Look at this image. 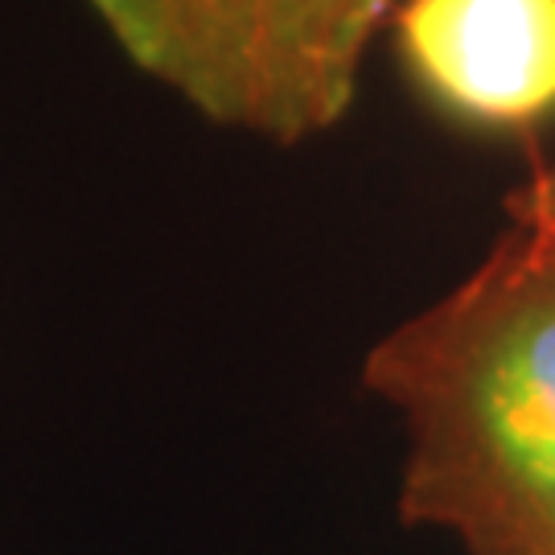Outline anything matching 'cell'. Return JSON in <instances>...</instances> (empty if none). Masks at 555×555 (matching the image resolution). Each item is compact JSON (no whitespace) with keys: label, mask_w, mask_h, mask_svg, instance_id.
I'll return each instance as SVG.
<instances>
[{"label":"cell","mask_w":555,"mask_h":555,"mask_svg":"<svg viewBox=\"0 0 555 555\" xmlns=\"http://www.w3.org/2000/svg\"><path fill=\"white\" fill-rule=\"evenodd\" d=\"M140 75L219 128L305 144L337 128L399 0H91Z\"/></svg>","instance_id":"2"},{"label":"cell","mask_w":555,"mask_h":555,"mask_svg":"<svg viewBox=\"0 0 555 555\" xmlns=\"http://www.w3.org/2000/svg\"><path fill=\"white\" fill-rule=\"evenodd\" d=\"M403 424L399 518L461 555H555V238L506 227L362 358Z\"/></svg>","instance_id":"1"},{"label":"cell","mask_w":555,"mask_h":555,"mask_svg":"<svg viewBox=\"0 0 555 555\" xmlns=\"http://www.w3.org/2000/svg\"><path fill=\"white\" fill-rule=\"evenodd\" d=\"M403 70L440 112L481 132L555 116V0H399Z\"/></svg>","instance_id":"3"},{"label":"cell","mask_w":555,"mask_h":555,"mask_svg":"<svg viewBox=\"0 0 555 555\" xmlns=\"http://www.w3.org/2000/svg\"><path fill=\"white\" fill-rule=\"evenodd\" d=\"M502 215L511 227H527L555 238V157L535 160L527 178L502 198Z\"/></svg>","instance_id":"4"}]
</instances>
